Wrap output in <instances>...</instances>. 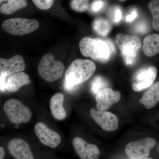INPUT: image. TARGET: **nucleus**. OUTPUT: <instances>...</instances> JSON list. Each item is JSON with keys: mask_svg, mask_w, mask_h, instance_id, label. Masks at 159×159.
I'll return each instance as SVG.
<instances>
[{"mask_svg": "<svg viewBox=\"0 0 159 159\" xmlns=\"http://www.w3.org/2000/svg\"><path fill=\"white\" fill-rule=\"evenodd\" d=\"M96 70L95 63L90 60H75L66 71L63 84L65 89L70 92L75 90L79 84L90 79Z\"/></svg>", "mask_w": 159, "mask_h": 159, "instance_id": "1", "label": "nucleus"}, {"mask_svg": "<svg viewBox=\"0 0 159 159\" xmlns=\"http://www.w3.org/2000/svg\"><path fill=\"white\" fill-rule=\"evenodd\" d=\"M79 48L83 56L102 62L107 61L116 51L114 43L110 40H103L89 37L80 40Z\"/></svg>", "mask_w": 159, "mask_h": 159, "instance_id": "2", "label": "nucleus"}, {"mask_svg": "<svg viewBox=\"0 0 159 159\" xmlns=\"http://www.w3.org/2000/svg\"><path fill=\"white\" fill-rule=\"evenodd\" d=\"M64 69L63 64L55 59L54 55L50 53L43 56L38 66L40 76L48 82L60 79L62 76Z\"/></svg>", "mask_w": 159, "mask_h": 159, "instance_id": "3", "label": "nucleus"}, {"mask_svg": "<svg viewBox=\"0 0 159 159\" xmlns=\"http://www.w3.org/2000/svg\"><path fill=\"white\" fill-rule=\"evenodd\" d=\"M4 111L9 121L16 124L29 122L32 116L30 109L15 99H10L6 101Z\"/></svg>", "mask_w": 159, "mask_h": 159, "instance_id": "4", "label": "nucleus"}, {"mask_svg": "<svg viewBox=\"0 0 159 159\" xmlns=\"http://www.w3.org/2000/svg\"><path fill=\"white\" fill-rule=\"evenodd\" d=\"M39 25V22L36 20L16 18L5 20L2 27L9 34L23 36L35 31Z\"/></svg>", "mask_w": 159, "mask_h": 159, "instance_id": "5", "label": "nucleus"}, {"mask_svg": "<svg viewBox=\"0 0 159 159\" xmlns=\"http://www.w3.org/2000/svg\"><path fill=\"white\" fill-rule=\"evenodd\" d=\"M156 143L155 140L150 138L134 141L126 145L125 152L130 159L146 158L149 156L150 150L154 147Z\"/></svg>", "mask_w": 159, "mask_h": 159, "instance_id": "6", "label": "nucleus"}, {"mask_svg": "<svg viewBox=\"0 0 159 159\" xmlns=\"http://www.w3.org/2000/svg\"><path fill=\"white\" fill-rule=\"evenodd\" d=\"M115 41L122 56L137 57V53L142 44L139 37L119 33L116 35Z\"/></svg>", "mask_w": 159, "mask_h": 159, "instance_id": "7", "label": "nucleus"}, {"mask_svg": "<svg viewBox=\"0 0 159 159\" xmlns=\"http://www.w3.org/2000/svg\"><path fill=\"white\" fill-rule=\"evenodd\" d=\"M34 132L43 145L50 148H56L61 142L59 134L49 128L43 122L36 123L34 126Z\"/></svg>", "mask_w": 159, "mask_h": 159, "instance_id": "8", "label": "nucleus"}, {"mask_svg": "<svg viewBox=\"0 0 159 159\" xmlns=\"http://www.w3.org/2000/svg\"><path fill=\"white\" fill-rule=\"evenodd\" d=\"M157 70L150 66L139 70L134 76L132 89L135 92H140L150 87L156 78Z\"/></svg>", "mask_w": 159, "mask_h": 159, "instance_id": "9", "label": "nucleus"}, {"mask_svg": "<svg viewBox=\"0 0 159 159\" xmlns=\"http://www.w3.org/2000/svg\"><path fill=\"white\" fill-rule=\"evenodd\" d=\"M90 112L91 117L103 130L114 131L119 128L118 117L110 112L92 108Z\"/></svg>", "mask_w": 159, "mask_h": 159, "instance_id": "10", "label": "nucleus"}, {"mask_svg": "<svg viewBox=\"0 0 159 159\" xmlns=\"http://www.w3.org/2000/svg\"><path fill=\"white\" fill-rule=\"evenodd\" d=\"M75 152L81 159H98L100 151L97 145L90 144L80 137H76L73 141Z\"/></svg>", "mask_w": 159, "mask_h": 159, "instance_id": "11", "label": "nucleus"}, {"mask_svg": "<svg viewBox=\"0 0 159 159\" xmlns=\"http://www.w3.org/2000/svg\"><path fill=\"white\" fill-rule=\"evenodd\" d=\"M26 65L24 57L16 55L8 59L0 58V74L7 77L25 70Z\"/></svg>", "mask_w": 159, "mask_h": 159, "instance_id": "12", "label": "nucleus"}, {"mask_svg": "<svg viewBox=\"0 0 159 159\" xmlns=\"http://www.w3.org/2000/svg\"><path fill=\"white\" fill-rule=\"evenodd\" d=\"M8 148L16 159H34L30 146L25 140L16 138L9 141Z\"/></svg>", "mask_w": 159, "mask_h": 159, "instance_id": "13", "label": "nucleus"}, {"mask_svg": "<svg viewBox=\"0 0 159 159\" xmlns=\"http://www.w3.org/2000/svg\"><path fill=\"white\" fill-rule=\"evenodd\" d=\"M121 99L119 91H114L110 88H106L96 95L97 107L99 110L105 111Z\"/></svg>", "mask_w": 159, "mask_h": 159, "instance_id": "14", "label": "nucleus"}, {"mask_svg": "<svg viewBox=\"0 0 159 159\" xmlns=\"http://www.w3.org/2000/svg\"><path fill=\"white\" fill-rule=\"evenodd\" d=\"M28 74L24 72H19L9 76L6 80V90L10 93H15L23 86L30 83Z\"/></svg>", "mask_w": 159, "mask_h": 159, "instance_id": "15", "label": "nucleus"}, {"mask_svg": "<svg viewBox=\"0 0 159 159\" xmlns=\"http://www.w3.org/2000/svg\"><path fill=\"white\" fill-rule=\"evenodd\" d=\"M64 99L63 94L58 93L54 94L50 100L51 113L57 120H64L66 116V111L63 107Z\"/></svg>", "mask_w": 159, "mask_h": 159, "instance_id": "16", "label": "nucleus"}, {"mask_svg": "<svg viewBox=\"0 0 159 159\" xmlns=\"http://www.w3.org/2000/svg\"><path fill=\"white\" fill-rule=\"evenodd\" d=\"M159 101V81L154 83L139 100L140 103L149 109L154 107Z\"/></svg>", "mask_w": 159, "mask_h": 159, "instance_id": "17", "label": "nucleus"}, {"mask_svg": "<svg viewBox=\"0 0 159 159\" xmlns=\"http://www.w3.org/2000/svg\"><path fill=\"white\" fill-rule=\"evenodd\" d=\"M143 53L148 57H152L159 53V34H148L143 40Z\"/></svg>", "mask_w": 159, "mask_h": 159, "instance_id": "18", "label": "nucleus"}, {"mask_svg": "<svg viewBox=\"0 0 159 159\" xmlns=\"http://www.w3.org/2000/svg\"><path fill=\"white\" fill-rule=\"evenodd\" d=\"M0 7V12L4 15L12 14L17 10L25 8L27 2L24 0H9Z\"/></svg>", "mask_w": 159, "mask_h": 159, "instance_id": "19", "label": "nucleus"}, {"mask_svg": "<svg viewBox=\"0 0 159 159\" xmlns=\"http://www.w3.org/2000/svg\"><path fill=\"white\" fill-rule=\"evenodd\" d=\"M93 28L97 34L106 36L110 32L111 25L107 20L102 18H97L93 22Z\"/></svg>", "mask_w": 159, "mask_h": 159, "instance_id": "20", "label": "nucleus"}, {"mask_svg": "<svg viewBox=\"0 0 159 159\" xmlns=\"http://www.w3.org/2000/svg\"><path fill=\"white\" fill-rule=\"evenodd\" d=\"M149 11L152 16V26L155 30L159 31V0H153L148 5Z\"/></svg>", "mask_w": 159, "mask_h": 159, "instance_id": "21", "label": "nucleus"}, {"mask_svg": "<svg viewBox=\"0 0 159 159\" xmlns=\"http://www.w3.org/2000/svg\"><path fill=\"white\" fill-rule=\"evenodd\" d=\"M108 85L107 80L104 77L100 76H96L91 82V91L93 94L96 95L103 89L107 88Z\"/></svg>", "mask_w": 159, "mask_h": 159, "instance_id": "22", "label": "nucleus"}, {"mask_svg": "<svg viewBox=\"0 0 159 159\" xmlns=\"http://www.w3.org/2000/svg\"><path fill=\"white\" fill-rule=\"evenodd\" d=\"M71 8L75 11L84 12L88 10L89 7V1L74 0L70 3Z\"/></svg>", "mask_w": 159, "mask_h": 159, "instance_id": "23", "label": "nucleus"}, {"mask_svg": "<svg viewBox=\"0 0 159 159\" xmlns=\"http://www.w3.org/2000/svg\"><path fill=\"white\" fill-rule=\"evenodd\" d=\"M32 2L39 9L45 10L51 8L54 1L52 0H33Z\"/></svg>", "mask_w": 159, "mask_h": 159, "instance_id": "24", "label": "nucleus"}, {"mask_svg": "<svg viewBox=\"0 0 159 159\" xmlns=\"http://www.w3.org/2000/svg\"><path fill=\"white\" fill-rule=\"evenodd\" d=\"M104 2L102 1H95L92 3L91 9L93 12H98L104 6Z\"/></svg>", "mask_w": 159, "mask_h": 159, "instance_id": "25", "label": "nucleus"}, {"mask_svg": "<svg viewBox=\"0 0 159 159\" xmlns=\"http://www.w3.org/2000/svg\"><path fill=\"white\" fill-rule=\"evenodd\" d=\"M148 26L146 23H139L137 24L135 27V31L139 33L145 34L148 31Z\"/></svg>", "mask_w": 159, "mask_h": 159, "instance_id": "26", "label": "nucleus"}, {"mask_svg": "<svg viewBox=\"0 0 159 159\" xmlns=\"http://www.w3.org/2000/svg\"><path fill=\"white\" fill-rule=\"evenodd\" d=\"M7 76L0 74V91L4 92L6 89V80Z\"/></svg>", "mask_w": 159, "mask_h": 159, "instance_id": "27", "label": "nucleus"}, {"mask_svg": "<svg viewBox=\"0 0 159 159\" xmlns=\"http://www.w3.org/2000/svg\"><path fill=\"white\" fill-rule=\"evenodd\" d=\"M114 21L115 23H119L122 19V11L121 9L119 8H117L114 11Z\"/></svg>", "mask_w": 159, "mask_h": 159, "instance_id": "28", "label": "nucleus"}, {"mask_svg": "<svg viewBox=\"0 0 159 159\" xmlns=\"http://www.w3.org/2000/svg\"><path fill=\"white\" fill-rule=\"evenodd\" d=\"M124 59V62L127 65H131L135 62L137 57H130V56H122Z\"/></svg>", "mask_w": 159, "mask_h": 159, "instance_id": "29", "label": "nucleus"}, {"mask_svg": "<svg viewBox=\"0 0 159 159\" xmlns=\"http://www.w3.org/2000/svg\"><path fill=\"white\" fill-rule=\"evenodd\" d=\"M137 12L135 10H134L132 12L131 14L127 16L126 17V20L128 22L132 21L137 16Z\"/></svg>", "mask_w": 159, "mask_h": 159, "instance_id": "30", "label": "nucleus"}, {"mask_svg": "<svg viewBox=\"0 0 159 159\" xmlns=\"http://www.w3.org/2000/svg\"><path fill=\"white\" fill-rule=\"evenodd\" d=\"M5 155V149L2 147H0V159H4Z\"/></svg>", "mask_w": 159, "mask_h": 159, "instance_id": "31", "label": "nucleus"}, {"mask_svg": "<svg viewBox=\"0 0 159 159\" xmlns=\"http://www.w3.org/2000/svg\"><path fill=\"white\" fill-rule=\"evenodd\" d=\"M6 2V1H3V0H0V5H1L2 3L3 2Z\"/></svg>", "mask_w": 159, "mask_h": 159, "instance_id": "32", "label": "nucleus"}, {"mask_svg": "<svg viewBox=\"0 0 159 159\" xmlns=\"http://www.w3.org/2000/svg\"><path fill=\"white\" fill-rule=\"evenodd\" d=\"M153 159L152 158H143V159Z\"/></svg>", "mask_w": 159, "mask_h": 159, "instance_id": "33", "label": "nucleus"}, {"mask_svg": "<svg viewBox=\"0 0 159 159\" xmlns=\"http://www.w3.org/2000/svg\"><path fill=\"white\" fill-rule=\"evenodd\" d=\"M119 2H125V1H119Z\"/></svg>", "mask_w": 159, "mask_h": 159, "instance_id": "34", "label": "nucleus"}]
</instances>
